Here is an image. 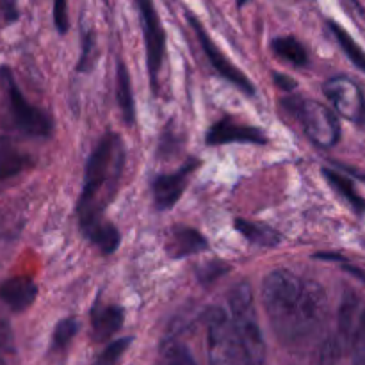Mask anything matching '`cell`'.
Instances as JSON below:
<instances>
[{
	"label": "cell",
	"instance_id": "5",
	"mask_svg": "<svg viewBox=\"0 0 365 365\" xmlns=\"http://www.w3.org/2000/svg\"><path fill=\"white\" fill-rule=\"evenodd\" d=\"M285 107L298 118L303 130L314 145L331 148L341 139V125L337 116L324 103L310 98H285Z\"/></svg>",
	"mask_w": 365,
	"mask_h": 365
},
{
	"label": "cell",
	"instance_id": "26",
	"mask_svg": "<svg viewBox=\"0 0 365 365\" xmlns=\"http://www.w3.org/2000/svg\"><path fill=\"white\" fill-rule=\"evenodd\" d=\"M227 269H228V266H225L223 262L212 260V262H209V264H205V266L200 267L198 277L203 284H210V282H214L216 278H220L221 274L227 273Z\"/></svg>",
	"mask_w": 365,
	"mask_h": 365
},
{
	"label": "cell",
	"instance_id": "15",
	"mask_svg": "<svg viewBox=\"0 0 365 365\" xmlns=\"http://www.w3.org/2000/svg\"><path fill=\"white\" fill-rule=\"evenodd\" d=\"M27 166H31V157L21 152L9 138L0 135V182L16 177Z\"/></svg>",
	"mask_w": 365,
	"mask_h": 365
},
{
	"label": "cell",
	"instance_id": "22",
	"mask_svg": "<svg viewBox=\"0 0 365 365\" xmlns=\"http://www.w3.org/2000/svg\"><path fill=\"white\" fill-rule=\"evenodd\" d=\"M159 365H198L185 346L178 342H166L160 351Z\"/></svg>",
	"mask_w": 365,
	"mask_h": 365
},
{
	"label": "cell",
	"instance_id": "20",
	"mask_svg": "<svg viewBox=\"0 0 365 365\" xmlns=\"http://www.w3.org/2000/svg\"><path fill=\"white\" fill-rule=\"evenodd\" d=\"M273 52L278 57L285 59L287 63L294 64V66H305L309 63V56L302 43L292 36H284V38H277L273 41Z\"/></svg>",
	"mask_w": 365,
	"mask_h": 365
},
{
	"label": "cell",
	"instance_id": "8",
	"mask_svg": "<svg viewBox=\"0 0 365 365\" xmlns=\"http://www.w3.org/2000/svg\"><path fill=\"white\" fill-rule=\"evenodd\" d=\"M187 20H189V24L192 25V29H195L200 43H202V48H203V52H205L207 59H209L210 64L216 68L217 73H220L223 78H227L228 82H232L235 88H239L242 93H246V95H255V88H253L252 81H250V78L246 77V75L242 73L237 66H234V64L227 59V56H225V53L217 48L216 43H214L212 39H210V36L207 34V31H205V27L202 25V21H200L198 18L191 13L187 14Z\"/></svg>",
	"mask_w": 365,
	"mask_h": 365
},
{
	"label": "cell",
	"instance_id": "33",
	"mask_svg": "<svg viewBox=\"0 0 365 365\" xmlns=\"http://www.w3.org/2000/svg\"><path fill=\"white\" fill-rule=\"evenodd\" d=\"M346 271H348L349 274H353V277L359 278V280L365 282V271L359 269V267H351V266H346Z\"/></svg>",
	"mask_w": 365,
	"mask_h": 365
},
{
	"label": "cell",
	"instance_id": "32",
	"mask_svg": "<svg viewBox=\"0 0 365 365\" xmlns=\"http://www.w3.org/2000/svg\"><path fill=\"white\" fill-rule=\"evenodd\" d=\"M4 7V16H6L7 21H13L16 20V7H14V4H2Z\"/></svg>",
	"mask_w": 365,
	"mask_h": 365
},
{
	"label": "cell",
	"instance_id": "17",
	"mask_svg": "<svg viewBox=\"0 0 365 365\" xmlns=\"http://www.w3.org/2000/svg\"><path fill=\"white\" fill-rule=\"evenodd\" d=\"M116 96H118V106H120L121 113H123V120L127 121V123H134V118H135L134 93H132L130 73H128V70L125 68L123 63L118 64Z\"/></svg>",
	"mask_w": 365,
	"mask_h": 365
},
{
	"label": "cell",
	"instance_id": "24",
	"mask_svg": "<svg viewBox=\"0 0 365 365\" xmlns=\"http://www.w3.org/2000/svg\"><path fill=\"white\" fill-rule=\"evenodd\" d=\"M132 339L125 337V339H118V341H113L98 356H96L95 364L93 365H118V362L121 360L123 353L130 348Z\"/></svg>",
	"mask_w": 365,
	"mask_h": 365
},
{
	"label": "cell",
	"instance_id": "18",
	"mask_svg": "<svg viewBox=\"0 0 365 365\" xmlns=\"http://www.w3.org/2000/svg\"><path fill=\"white\" fill-rule=\"evenodd\" d=\"M235 228L248 239L250 242L257 246H278L282 241V234L274 228L266 227V225L253 223V221L237 220L235 221Z\"/></svg>",
	"mask_w": 365,
	"mask_h": 365
},
{
	"label": "cell",
	"instance_id": "11",
	"mask_svg": "<svg viewBox=\"0 0 365 365\" xmlns=\"http://www.w3.org/2000/svg\"><path fill=\"white\" fill-rule=\"evenodd\" d=\"M207 145H228V143H252V145H267V138L260 128L250 127L234 121L232 118H223L209 128L205 138Z\"/></svg>",
	"mask_w": 365,
	"mask_h": 365
},
{
	"label": "cell",
	"instance_id": "9",
	"mask_svg": "<svg viewBox=\"0 0 365 365\" xmlns=\"http://www.w3.org/2000/svg\"><path fill=\"white\" fill-rule=\"evenodd\" d=\"M138 7L141 11L143 36H145L146 43V63H148L152 86L155 88L164 59V27L160 24L159 13H157L155 6L152 2L143 0V2L138 4Z\"/></svg>",
	"mask_w": 365,
	"mask_h": 365
},
{
	"label": "cell",
	"instance_id": "23",
	"mask_svg": "<svg viewBox=\"0 0 365 365\" xmlns=\"http://www.w3.org/2000/svg\"><path fill=\"white\" fill-rule=\"evenodd\" d=\"M78 328H81V324H78V321L75 319V317H66V319L59 321V323L56 324V330H53L52 334V348L53 349L66 348V346L71 342V339L77 335Z\"/></svg>",
	"mask_w": 365,
	"mask_h": 365
},
{
	"label": "cell",
	"instance_id": "31",
	"mask_svg": "<svg viewBox=\"0 0 365 365\" xmlns=\"http://www.w3.org/2000/svg\"><path fill=\"white\" fill-rule=\"evenodd\" d=\"M334 344H327L324 346V353H323V359H321L319 365H334Z\"/></svg>",
	"mask_w": 365,
	"mask_h": 365
},
{
	"label": "cell",
	"instance_id": "2",
	"mask_svg": "<svg viewBox=\"0 0 365 365\" xmlns=\"http://www.w3.org/2000/svg\"><path fill=\"white\" fill-rule=\"evenodd\" d=\"M125 145L114 132L103 135L86 164L84 187L78 200L81 227L102 220V214L116 196L125 168Z\"/></svg>",
	"mask_w": 365,
	"mask_h": 365
},
{
	"label": "cell",
	"instance_id": "19",
	"mask_svg": "<svg viewBox=\"0 0 365 365\" xmlns=\"http://www.w3.org/2000/svg\"><path fill=\"white\" fill-rule=\"evenodd\" d=\"M323 175H324V178L330 182L331 187H334L335 191H337L339 195H341L342 198H344L346 202H348L349 205L356 210V212H365V200L359 195V192H356L355 185H353L351 182L344 177V175H341L339 171L328 170V168H324Z\"/></svg>",
	"mask_w": 365,
	"mask_h": 365
},
{
	"label": "cell",
	"instance_id": "10",
	"mask_svg": "<svg viewBox=\"0 0 365 365\" xmlns=\"http://www.w3.org/2000/svg\"><path fill=\"white\" fill-rule=\"evenodd\" d=\"M198 166H200L198 160L191 159L187 164H184L177 173L160 175V177L153 178L152 192H153V203H155L157 209L159 210L171 209V207L180 200V196L184 195L185 187H187L189 180H191L192 173H195Z\"/></svg>",
	"mask_w": 365,
	"mask_h": 365
},
{
	"label": "cell",
	"instance_id": "29",
	"mask_svg": "<svg viewBox=\"0 0 365 365\" xmlns=\"http://www.w3.org/2000/svg\"><path fill=\"white\" fill-rule=\"evenodd\" d=\"M13 342V335H11L9 324L0 321V348H9Z\"/></svg>",
	"mask_w": 365,
	"mask_h": 365
},
{
	"label": "cell",
	"instance_id": "13",
	"mask_svg": "<svg viewBox=\"0 0 365 365\" xmlns=\"http://www.w3.org/2000/svg\"><path fill=\"white\" fill-rule=\"evenodd\" d=\"M38 296V285L25 277L6 280L0 285V299L14 312L29 309Z\"/></svg>",
	"mask_w": 365,
	"mask_h": 365
},
{
	"label": "cell",
	"instance_id": "3",
	"mask_svg": "<svg viewBox=\"0 0 365 365\" xmlns=\"http://www.w3.org/2000/svg\"><path fill=\"white\" fill-rule=\"evenodd\" d=\"M228 309H230L228 317L232 321V327L253 365H264L266 362V341H264L262 328H260L255 303H253L252 287L246 282L237 284L230 291Z\"/></svg>",
	"mask_w": 365,
	"mask_h": 365
},
{
	"label": "cell",
	"instance_id": "6",
	"mask_svg": "<svg viewBox=\"0 0 365 365\" xmlns=\"http://www.w3.org/2000/svg\"><path fill=\"white\" fill-rule=\"evenodd\" d=\"M0 82L7 95V106L14 127L32 138H48L53 130L52 118L25 100L9 68H0Z\"/></svg>",
	"mask_w": 365,
	"mask_h": 365
},
{
	"label": "cell",
	"instance_id": "30",
	"mask_svg": "<svg viewBox=\"0 0 365 365\" xmlns=\"http://www.w3.org/2000/svg\"><path fill=\"white\" fill-rule=\"evenodd\" d=\"M274 81H277V84L280 86V88L287 89V91H292V89L296 88V82L292 81V78L285 77V75H280V73H277V75H274Z\"/></svg>",
	"mask_w": 365,
	"mask_h": 365
},
{
	"label": "cell",
	"instance_id": "14",
	"mask_svg": "<svg viewBox=\"0 0 365 365\" xmlns=\"http://www.w3.org/2000/svg\"><path fill=\"white\" fill-rule=\"evenodd\" d=\"M123 319L125 314L121 307L96 303L91 312L93 337L100 342L107 341V339H110L120 330L121 324H123Z\"/></svg>",
	"mask_w": 365,
	"mask_h": 365
},
{
	"label": "cell",
	"instance_id": "21",
	"mask_svg": "<svg viewBox=\"0 0 365 365\" xmlns=\"http://www.w3.org/2000/svg\"><path fill=\"white\" fill-rule=\"evenodd\" d=\"M328 25H330L331 32H334V36L337 38L341 48L344 50L346 56L349 57V61H351L359 70H362L365 73V52L362 50V46L351 38V34H349L344 27H341V25L335 24V21L331 20L328 21Z\"/></svg>",
	"mask_w": 365,
	"mask_h": 365
},
{
	"label": "cell",
	"instance_id": "27",
	"mask_svg": "<svg viewBox=\"0 0 365 365\" xmlns=\"http://www.w3.org/2000/svg\"><path fill=\"white\" fill-rule=\"evenodd\" d=\"M93 48H95L93 34L91 32H84V39H82V53H81V61H78V71H88L89 68H91Z\"/></svg>",
	"mask_w": 365,
	"mask_h": 365
},
{
	"label": "cell",
	"instance_id": "12",
	"mask_svg": "<svg viewBox=\"0 0 365 365\" xmlns=\"http://www.w3.org/2000/svg\"><path fill=\"white\" fill-rule=\"evenodd\" d=\"M207 248H209L207 239L191 227H175L170 232V235H168L166 252L173 259H182V257L202 253Z\"/></svg>",
	"mask_w": 365,
	"mask_h": 365
},
{
	"label": "cell",
	"instance_id": "4",
	"mask_svg": "<svg viewBox=\"0 0 365 365\" xmlns=\"http://www.w3.org/2000/svg\"><path fill=\"white\" fill-rule=\"evenodd\" d=\"M207 359L209 365H253L230 317L221 309L207 314Z\"/></svg>",
	"mask_w": 365,
	"mask_h": 365
},
{
	"label": "cell",
	"instance_id": "1",
	"mask_svg": "<svg viewBox=\"0 0 365 365\" xmlns=\"http://www.w3.org/2000/svg\"><path fill=\"white\" fill-rule=\"evenodd\" d=\"M262 303L284 344H298L316 335L327 316V292L319 282L289 269L271 271L264 278Z\"/></svg>",
	"mask_w": 365,
	"mask_h": 365
},
{
	"label": "cell",
	"instance_id": "16",
	"mask_svg": "<svg viewBox=\"0 0 365 365\" xmlns=\"http://www.w3.org/2000/svg\"><path fill=\"white\" fill-rule=\"evenodd\" d=\"M82 232H84V234L98 246L100 252L106 253V255L114 253L118 250V246H120V232H118V228L114 227L113 223L106 221L103 217L102 220L95 221V223L88 225V227H84Z\"/></svg>",
	"mask_w": 365,
	"mask_h": 365
},
{
	"label": "cell",
	"instance_id": "28",
	"mask_svg": "<svg viewBox=\"0 0 365 365\" xmlns=\"http://www.w3.org/2000/svg\"><path fill=\"white\" fill-rule=\"evenodd\" d=\"M53 24L59 34H66L68 27H70V20H68V6L64 0L53 4Z\"/></svg>",
	"mask_w": 365,
	"mask_h": 365
},
{
	"label": "cell",
	"instance_id": "7",
	"mask_svg": "<svg viewBox=\"0 0 365 365\" xmlns=\"http://www.w3.org/2000/svg\"><path fill=\"white\" fill-rule=\"evenodd\" d=\"M323 91L342 118L365 125V96L355 81L348 77H331L324 82Z\"/></svg>",
	"mask_w": 365,
	"mask_h": 365
},
{
	"label": "cell",
	"instance_id": "25",
	"mask_svg": "<svg viewBox=\"0 0 365 365\" xmlns=\"http://www.w3.org/2000/svg\"><path fill=\"white\" fill-rule=\"evenodd\" d=\"M353 346H355V365H365V312L362 314L353 335Z\"/></svg>",
	"mask_w": 365,
	"mask_h": 365
},
{
	"label": "cell",
	"instance_id": "34",
	"mask_svg": "<svg viewBox=\"0 0 365 365\" xmlns=\"http://www.w3.org/2000/svg\"><path fill=\"white\" fill-rule=\"evenodd\" d=\"M0 365H6V362H4V360H2V359H0Z\"/></svg>",
	"mask_w": 365,
	"mask_h": 365
}]
</instances>
